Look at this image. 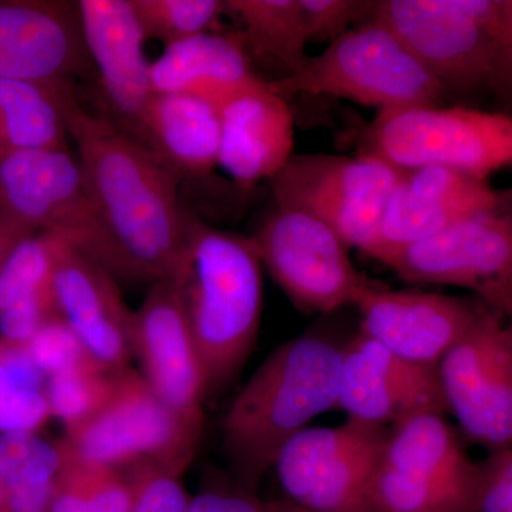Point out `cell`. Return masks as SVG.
Listing matches in <instances>:
<instances>
[{
  "label": "cell",
  "instance_id": "836d02e7",
  "mask_svg": "<svg viewBox=\"0 0 512 512\" xmlns=\"http://www.w3.org/2000/svg\"><path fill=\"white\" fill-rule=\"evenodd\" d=\"M26 348L35 365L47 379L79 365L83 360L90 359L80 345L79 339L60 316L43 326L26 343Z\"/></svg>",
  "mask_w": 512,
  "mask_h": 512
},
{
  "label": "cell",
  "instance_id": "9c48e42d",
  "mask_svg": "<svg viewBox=\"0 0 512 512\" xmlns=\"http://www.w3.org/2000/svg\"><path fill=\"white\" fill-rule=\"evenodd\" d=\"M403 174L372 154H293L271 181L272 195L276 205L311 212L335 229L349 248L370 256L384 205Z\"/></svg>",
  "mask_w": 512,
  "mask_h": 512
},
{
  "label": "cell",
  "instance_id": "e575fe53",
  "mask_svg": "<svg viewBox=\"0 0 512 512\" xmlns=\"http://www.w3.org/2000/svg\"><path fill=\"white\" fill-rule=\"evenodd\" d=\"M56 318H59V311L50 286L0 312V339L26 345L43 326Z\"/></svg>",
  "mask_w": 512,
  "mask_h": 512
},
{
  "label": "cell",
  "instance_id": "ba28073f",
  "mask_svg": "<svg viewBox=\"0 0 512 512\" xmlns=\"http://www.w3.org/2000/svg\"><path fill=\"white\" fill-rule=\"evenodd\" d=\"M201 436L202 430L158 399L140 373L128 369L110 402L62 441L89 466L128 470L156 464L185 474Z\"/></svg>",
  "mask_w": 512,
  "mask_h": 512
},
{
  "label": "cell",
  "instance_id": "7a4b0ae2",
  "mask_svg": "<svg viewBox=\"0 0 512 512\" xmlns=\"http://www.w3.org/2000/svg\"><path fill=\"white\" fill-rule=\"evenodd\" d=\"M252 237L211 227L188 214L180 288L204 372L207 397L238 375L261 326L264 278Z\"/></svg>",
  "mask_w": 512,
  "mask_h": 512
},
{
  "label": "cell",
  "instance_id": "ac0fdd59",
  "mask_svg": "<svg viewBox=\"0 0 512 512\" xmlns=\"http://www.w3.org/2000/svg\"><path fill=\"white\" fill-rule=\"evenodd\" d=\"M500 207V194L487 181L440 167L404 171L384 205L370 258L387 265L414 242Z\"/></svg>",
  "mask_w": 512,
  "mask_h": 512
},
{
  "label": "cell",
  "instance_id": "30bf717a",
  "mask_svg": "<svg viewBox=\"0 0 512 512\" xmlns=\"http://www.w3.org/2000/svg\"><path fill=\"white\" fill-rule=\"evenodd\" d=\"M252 239L264 269L303 312L356 306L372 285L338 232L301 208L275 204Z\"/></svg>",
  "mask_w": 512,
  "mask_h": 512
},
{
  "label": "cell",
  "instance_id": "d6a6232c",
  "mask_svg": "<svg viewBox=\"0 0 512 512\" xmlns=\"http://www.w3.org/2000/svg\"><path fill=\"white\" fill-rule=\"evenodd\" d=\"M309 43L335 42L372 19L375 0H299Z\"/></svg>",
  "mask_w": 512,
  "mask_h": 512
},
{
  "label": "cell",
  "instance_id": "4dcf8cb0",
  "mask_svg": "<svg viewBox=\"0 0 512 512\" xmlns=\"http://www.w3.org/2000/svg\"><path fill=\"white\" fill-rule=\"evenodd\" d=\"M146 40L164 47L214 32L227 13L225 0H131Z\"/></svg>",
  "mask_w": 512,
  "mask_h": 512
},
{
  "label": "cell",
  "instance_id": "d6986e66",
  "mask_svg": "<svg viewBox=\"0 0 512 512\" xmlns=\"http://www.w3.org/2000/svg\"><path fill=\"white\" fill-rule=\"evenodd\" d=\"M360 335L419 365L439 366L484 309L466 299L373 284L356 303Z\"/></svg>",
  "mask_w": 512,
  "mask_h": 512
},
{
  "label": "cell",
  "instance_id": "d590c367",
  "mask_svg": "<svg viewBox=\"0 0 512 512\" xmlns=\"http://www.w3.org/2000/svg\"><path fill=\"white\" fill-rule=\"evenodd\" d=\"M493 59L487 89L503 113L512 116V0H501V16L493 36Z\"/></svg>",
  "mask_w": 512,
  "mask_h": 512
},
{
  "label": "cell",
  "instance_id": "4fadbf2b",
  "mask_svg": "<svg viewBox=\"0 0 512 512\" xmlns=\"http://www.w3.org/2000/svg\"><path fill=\"white\" fill-rule=\"evenodd\" d=\"M372 19L389 29L444 90L487 87L493 39L470 0H377Z\"/></svg>",
  "mask_w": 512,
  "mask_h": 512
},
{
  "label": "cell",
  "instance_id": "cb8c5ba5",
  "mask_svg": "<svg viewBox=\"0 0 512 512\" xmlns=\"http://www.w3.org/2000/svg\"><path fill=\"white\" fill-rule=\"evenodd\" d=\"M259 79L242 37L210 32L165 47L151 63L154 93L191 94L220 106Z\"/></svg>",
  "mask_w": 512,
  "mask_h": 512
},
{
  "label": "cell",
  "instance_id": "f546056e",
  "mask_svg": "<svg viewBox=\"0 0 512 512\" xmlns=\"http://www.w3.org/2000/svg\"><path fill=\"white\" fill-rule=\"evenodd\" d=\"M64 239L47 232L23 238L0 268V312L52 286Z\"/></svg>",
  "mask_w": 512,
  "mask_h": 512
},
{
  "label": "cell",
  "instance_id": "7402d4cb",
  "mask_svg": "<svg viewBox=\"0 0 512 512\" xmlns=\"http://www.w3.org/2000/svg\"><path fill=\"white\" fill-rule=\"evenodd\" d=\"M220 167L238 185L272 180L293 157L295 120L288 100L256 79L218 106Z\"/></svg>",
  "mask_w": 512,
  "mask_h": 512
},
{
  "label": "cell",
  "instance_id": "8992f818",
  "mask_svg": "<svg viewBox=\"0 0 512 512\" xmlns=\"http://www.w3.org/2000/svg\"><path fill=\"white\" fill-rule=\"evenodd\" d=\"M0 212L30 232H47L106 268L120 265L106 224L69 148L19 151L0 157Z\"/></svg>",
  "mask_w": 512,
  "mask_h": 512
},
{
  "label": "cell",
  "instance_id": "d4e9b609",
  "mask_svg": "<svg viewBox=\"0 0 512 512\" xmlns=\"http://www.w3.org/2000/svg\"><path fill=\"white\" fill-rule=\"evenodd\" d=\"M74 97V82L0 79V157L69 148L67 107Z\"/></svg>",
  "mask_w": 512,
  "mask_h": 512
},
{
  "label": "cell",
  "instance_id": "ffe728a7",
  "mask_svg": "<svg viewBox=\"0 0 512 512\" xmlns=\"http://www.w3.org/2000/svg\"><path fill=\"white\" fill-rule=\"evenodd\" d=\"M52 288L60 318L86 355L106 372H127L133 359L134 311L124 302L119 281L66 242Z\"/></svg>",
  "mask_w": 512,
  "mask_h": 512
},
{
  "label": "cell",
  "instance_id": "8d00e7d4",
  "mask_svg": "<svg viewBox=\"0 0 512 512\" xmlns=\"http://www.w3.org/2000/svg\"><path fill=\"white\" fill-rule=\"evenodd\" d=\"M473 512H512V447L481 466Z\"/></svg>",
  "mask_w": 512,
  "mask_h": 512
},
{
  "label": "cell",
  "instance_id": "44dd1931",
  "mask_svg": "<svg viewBox=\"0 0 512 512\" xmlns=\"http://www.w3.org/2000/svg\"><path fill=\"white\" fill-rule=\"evenodd\" d=\"M84 42L111 116V123L136 140L151 97L147 42L131 0H80Z\"/></svg>",
  "mask_w": 512,
  "mask_h": 512
},
{
  "label": "cell",
  "instance_id": "6da1fadb",
  "mask_svg": "<svg viewBox=\"0 0 512 512\" xmlns=\"http://www.w3.org/2000/svg\"><path fill=\"white\" fill-rule=\"evenodd\" d=\"M67 130L119 258V281L156 284L183 259L188 214L177 177L143 144L111 121L87 113L77 96Z\"/></svg>",
  "mask_w": 512,
  "mask_h": 512
},
{
  "label": "cell",
  "instance_id": "3957f363",
  "mask_svg": "<svg viewBox=\"0 0 512 512\" xmlns=\"http://www.w3.org/2000/svg\"><path fill=\"white\" fill-rule=\"evenodd\" d=\"M343 349L318 335L282 343L255 370L225 414V453L254 493L282 448L319 414L338 407Z\"/></svg>",
  "mask_w": 512,
  "mask_h": 512
},
{
  "label": "cell",
  "instance_id": "7bdbcfd3",
  "mask_svg": "<svg viewBox=\"0 0 512 512\" xmlns=\"http://www.w3.org/2000/svg\"><path fill=\"white\" fill-rule=\"evenodd\" d=\"M276 505H278L279 512H309L288 500L276 501Z\"/></svg>",
  "mask_w": 512,
  "mask_h": 512
},
{
  "label": "cell",
  "instance_id": "b9f144b4",
  "mask_svg": "<svg viewBox=\"0 0 512 512\" xmlns=\"http://www.w3.org/2000/svg\"><path fill=\"white\" fill-rule=\"evenodd\" d=\"M494 308H497L500 312H505L508 306L512 302V266L507 276L500 282L493 292L490 293L487 299H485Z\"/></svg>",
  "mask_w": 512,
  "mask_h": 512
},
{
  "label": "cell",
  "instance_id": "f1b7e54d",
  "mask_svg": "<svg viewBox=\"0 0 512 512\" xmlns=\"http://www.w3.org/2000/svg\"><path fill=\"white\" fill-rule=\"evenodd\" d=\"M126 373V372H124ZM121 376L106 372L93 362L63 370L47 379V397L53 419L63 424L69 433L96 416L110 402L119 387Z\"/></svg>",
  "mask_w": 512,
  "mask_h": 512
},
{
  "label": "cell",
  "instance_id": "52a82bcc",
  "mask_svg": "<svg viewBox=\"0 0 512 512\" xmlns=\"http://www.w3.org/2000/svg\"><path fill=\"white\" fill-rule=\"evenodd\" d=\"M480 474L441 414H416L389 433L373 512H473Z\"/></svg>",
  "mask_w": 512,
  "mask_h": 512
},
{
  "label": "cell",
  "instance_id": "7c38bea8",
  "mask_svg": "<svg viewBox=\"0 0 512 512\" xmlns=\"http://www.w3.org/2000/svg\"><path fill=\"white\" fill-rule=\"evenodd\" d=\"M447 409L476 443L512 447V345L501 312H481L439 363Z\"/></svg>",
  "mask_w": 512,
  "mask_h": 512
},
{
  "label": "cell",
  "instance_id": "60d3db41",
  "mask_svg": "<svg viewBox=\"0 0 512 512\" xmlns=\"http://www.w3.org/2000/svg\"><path fill=\"white\" fill-rule=\"evenodd\" d=\"M33 232L22 227L18 222L10 220V218L0 212V268L6 261L12 249L22 241L23 238L29 237Z\"/></svg>",
  "mask_w": 512,
  "mask_h": 512
},
{
  "label": "cell",
  "instance_id": "9a60e30c",
  "mask_svg": "<svg viewBox=\"0 0 512 512\" xmlns=\"http://www.w3.org/2000/svg\"><path fill=\"white\" fill-rule=\"evenodd\" d=\"M338 407L349 419L386 427L447 410L439 366L419 365L359 335L343 348Z\"/></svg>",
  "mask_w": 512,
  "mask_h": 512
},
{
  "label": "cell",
  "instance_id": "74e56055",
  "mask_svg": "<svg viewBox=\"0 0 512 512\" xmlns=\"http://www.w3.org/2000/svg\"><path fill=\"white\" fill-rule=\"evenodd\" d=\"M84 466L89 478L92 512H131L134 488L126 471L89 464Z\"/></svg>",
  "mask_w": 512,
  "mask_h": 512
},
{
  "label": "cell",
  "instance_id": "83f0119b",
  "mask_svg": "<svg viewBox=\"0 0 512 512\" xmlns=\"http://www.w3.org/2000/svg\"><path fill=\"white\" fill-rule=\"evenodd\" d=\"M50 419L47 377L26 345L0 339V436L39 433Z\"/></svg>",
  "mask_w": 512,
  "mask_h": 512
},
{
  "label": "cell",
  "instance_id": "277c9868",
  "mask_svg": "<svg viewBox=\"0 0 512 512\" xmlns=\"http://www.w3.org/2000/svg\"><path fill=\"white\" fill-rule=\"evenodd\" d=\"M271 83L284 99L329 96L382 111L434 106L444 89L376 20L370 19L309 57L301 72Z\"/></svg>",
  "mask_w": 512,
  "mask_h": 512
},
{
  "label": "cell",
  "instance_id": "f6af8a7d",
  "mask_svg": "<svg viewBox=\"0 0 512 512\" xmlns=\"http://www.w3.org/2000/svg\"><path fill=\"white\" fill-rule=\"evenodd\" d=\"M0 512H9L8 501H6L5 488H3L2 481H0Z\"/></svg>",
  "mask_w": 512,
  "mask_h": 512
},
{
  "label": "cell",
  "instance_id": "2e32d148",
  "mask_svg": "<svg viewBox=\"0 0 512 512\" xmlns=\"http://www.w3.org/2000/svg\"><path fill=\"white\" fill-rule=\"evenodd\" d=\"M92 69L77 2L0 0V79L74 82Z\"/></svg>",
  "mask_w": 512,
  "mask_h": 512
},
{
  "label": "cell",
  "instance_id": "e0dca14e",
  "mask_svg": "<svg viewBox=\"0 0 512 512\" xmlns=\"http://www.w3.org/2000/svg\"><path fill=\"white\" fill-rule=\"evenodd\" d=\"M386 266L410 284L460 286L487 299L512 266V220L498 211L457 222Z\"/></svg>",
  "mask_w": 512,
  "mask_h": 512
},
{
  "label": "cell",
  "instance_id": "ab89813d",
  "mask_svg": "<svg viewBox=\"0 0 512 512\" xmlns=\"http://www.w3.org/2000/svg\"><path fill=\"white\" fill-rule=\"evenodd\" d=\"M187 512H279L276 501H264L242 485L201 488L191 497Z\"/></svg>",
  "mask_w": 512,
  "mask_h": 512
},
{
  "label": "cell",
  "instance_id": "4316f807",
  "mask_svg": "<svg viewBox=\"0 0 512 512\" xmlns=\"http://www.w3.org/2000/svg\"><path fill=\"white\" fill-rule=\"evenodd\" d=\"M227 13L238 20L242 40L288 70L301 72L309 45L299 0H227Z\"/></svg>",
  "mask_w": 512,
  "mask_h": 512
},
{
  "label": "cell",
  "instance_id": "5b68a950",
  "mask_svg": "<svg viewBox=\"0 0 512 512\" xmlns=\"http://www.w3.org/2000/svg\"><path fill=\"white\" fill-rule=\"evenodd\" d=\"M363 148L402 171L440 167L487 181L512 167V116L437 104L382 111Z\"/></svg>",
  "mask_w": 512,
  "mask_h": 512
},
{
  "label": "cell",
  "instance_id": "603a6c76",
  "mask_svg": "<svg viewBox=\"0 0 512 512\" xmlns=\"http://www.w3.org/2000/svg\"><path fill=\"white\" fill-rule=\"evenodd\" d=\"M136 141L180 180L207 177L220 165V111L211 101L191 94L154 93Z\"/></svg>",
  "mask_w": 512,
  "mask_h": 512
},
{
  "label": "cell",
  "instance_id": "8fae6325",
  "mask_svg": "<svg viewBox=\"0 0 512 512\" xmlns=\"http://www.w3.org/2000/svg\"><path fill=\"white\" fill-rule=\"evenodd\" d=\"M389 433L353 419L302 430L276 458L286 500L309 512H373V478Z\"/></svg>",
  "mask_w": 512,
  "mask_h": 512
},
{
  "label": "cell",
  "instance_id": "f35d334b",
  "mask_svg": "<svg viewBox=\"0 0 512 512\" xmlns=\"http://www.w3.org/2000/svg\"><path fill=\"white\" fill-rule=\"evenodd\" d=\"M59 443L62 446L63 463L57 476L50 512H92L87 468L70 453L62 439Z\"/></svg>",
  "mask_w": 512,
  "mask_h": 512
},
{
  "label": "cell",
  "instance_id": "5bb4252c",
  "mask_svg": "<svg viewBox=\"0 0 512 512\" xmlns=\"http://www.w3.org/2000/svg\"><path fill=\"white\" fill-rule=\"evenodd\" d=\"M131 346L140 375L158 399L192 427L204 430V372L173 276L151 285L134 311Z\"/></svg>",
  "mask_w": 512,
  "mask_h": 512
},
{
  "label": "cell",
  "instance_id": "1f68e13d",
  "mask_svg": "<svg viewBox=\"0 0 512 512\" xmlns=\"http://www.w3.org/2000/svg\"><path fill=\"white\" fill-rule=\"evenodd\" d=\"M134 488L131 512H187L191 495L185 490L184 473L156 464L124 470Z\"/></svg>",
  "mask_w": 512,
  "mask_h": 512
},
{
  "label": "cell",
  "instance_id": "ee69618b",
  "mask_svg": "<svg viewBox=\"0 0 512 512\" xmlns=\"http://www.w3.org/2000/svg\"><path fill=\"white\" fill-rule=\"evenodd\" d=\"M508 313V319L504 320V328L505 332H507L508 339H510L511 345H512V302L511 305L508 306L507 311Z\"/></svg>",
  "mask_w": 512,
  "mask_h": 512
},
{
  "label": "cell",
  "instance_id": "484cf974",
  "mask_svg": "<svg viewBox=\"0 0 512 512\" xmlns=\"http://www.w3.org/2000/svg\"><path fill=\"white\" fill-rule=\"evenodd\" d=\"M63 463L59 440L39 433L0 436V481L9 512H50Z\"/></svg>",
  "mask_w": 512,
  "mask_h": 512
}]
</instances>
